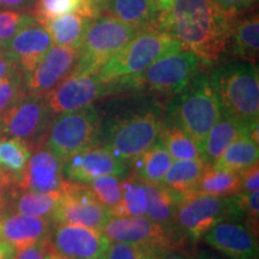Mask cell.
Returning a JSON list of instances; mask_svg holds the SVG:
<instances>
[{
  "label": "cell",
  "mask_w": 259,
  "mask_h": 259,
  "mask_svg": "<svg viewBox=\"0 0 259 259\" xmlns=\"http://www.w3.org/2000/svg\"><path fill=\"white\" fill-rule=\"evenodd\" d=\"M53 222L48 218L8 213L0 219V241L17 252L48 238Z\"/></svg>",
  "instance_id": "obj_20"
},
{
  "label": "cell",
  "mask_w": 259,
  "mask_h": 259,
  "mask_svg": "<svg viewBox=\"0 0 259 259\" xmlns=\"http://www.w3.org/2000/svg\"><path fill=\"white\" fill-rule=\"evenodd\" d=\"M100 136V115L92 105L52 119L45 148L65 162L72 155L99 144Z\"/></svg>",
  "instance_id": "obj_8"
},
{
  "label": "cell",
  "mask_w": 259,
  "mask_h": 259,
  "mask_svg": "<svg viewBox=\"0 0 259 259\" xmlns=\"http://www.w3.org/2000/svg\"><path fill=\"white\" fill-rule=\"evenodd\" d=\"M171 162L173 158L158 135L156 142L134 160L132 176L144 183H162Z\"/></svg>",
  "instance_id": "obj_26"
},
{
  "label": "cell",
  "mask_w": 259,
  "mask_h": 259,
  "mask_svg": "<svg viewBox=\"0 0 259 259\" xmlns=\"http://www.w3.org/2000/svg\"><path fill=\"white\" fill-rule=\"evenodd\" d=\"M141 31L157 29L160 12L154 0H105L100 11Z\"/></svg>",
  "instance_id": "obj_23"
},
{
  "label": "cell",
  "mask_w": 259,
  "mask_h": 259,
  "mask_svg": "<svg viewBox=\"0 0 259 259\" xmlns=\"http://www.w3.org/2000/svg\"><path fill=\"white\" fill-rule=\"evenodd\" d=\"M202 157L192 160H174L164 174L162 184L177 192H189L196 189L204 169Z\"/></svg>",
  "instance_id": "obj_31"
},
{
  "label": "cell",
  "mask_w": 259,
  "mask_h": 259,
  "mask_svg": "<svg viewBox=\"0 0 259 259\" xmlns=\"http://www.w3.org/2000/svg\"><path fill=\"white\" fill-rule=\"evenodd\" d=\"M21 70L12 59L11 56L6 52L4 47H0V80L6 78L10 74Z\"/></svg>",
  "instance_id": "obj_44"
},
{
  "label": "cell",
  "mask_w": 259,
  "mask_h": 259,
  "mask_svg": "<svg viewBox=\"0 0 259 259\" xmlns=\"http://www.w3.org/2000/svg\"><path fill=\"white\" fill-rule=\"evenodd\" d=\"M35 22L34 16L28 12L0 10V47H5L19 30Z\"/></svg>",
  "instance_id": "obj_37"
},
{
  "label": "cell",
  "mask_w": 259,
  "mask_h": 259,
  "mask_svg": "<svg viewBox=\"0 0 259 259\" xmlns=\"http://www.w3.org/2000/svg\"><path fill=\"white\" fill-rule=\"evenodd\" d=\"M220 115L221 107L209 74L198 73L174 95L163 119L179 126L192 139L202 156L206 136Z\"/></svg>",
  "instance_id": "obj_2"
},
{
  "label": "cell",
  "mask_w": 259,
  "mask_h": 259,
  "mask_svg": "<svg viewBox=\"0 0 259 259\" xmlns=\"http://www.w3.org/2000/svg\"><path fill=\"white\" fill-rule=\"evenodd\" d=\"M60 191V200L51 218L53 223L78 225L101 231L111 219L109 209L96 199L87 184L64 179Z\"/></svg>",
  "instance_id": "obj_11"
},
{
  "label": "cell",
  "mask_w": 259,
  "mask_h": 259,
  "mask_svg": "<svg viewBox=\"0 0 259 259\" xmlns=\"http://www.w3.org/2000/svg\"><path fill=\"white\" fill-rule=\"evenodd\" d=\"M66 14L95 18L100 15V5L94 0H36L32 8V16L38 23Z\"/></svg>",
  "instance_id": "obj_29"
},
{
  "label": "cell",
  "mask_w": 259,
  "mask_h": 259,
  "mask_svg": "<svg viewBox=\"0 0 259 259\" xmlns=\"http://www.w3.org/2000/svg\"><path fill=\"white\" fill-rule=\"evenodd\" d=\"M161 122L160 113L155 108L131 113L109 126L103 147L125 163L134 161L156 142Z\"/></svg>",
  "instance_id": "obj_9"
},
{
  "label": "cell",
  "mask_w": 259,
  "mask_h": 259,
  "mask_svg": "<svg viewBox=\"0 0 259 259\" xmlns=\"http://www.w3.org/2000/svg\"><path fill=\"white\" fill-rule=\"evenodd\" d=\"M153 259H194L184 247H169L157 251Z\"/></svg>",
  "instance_id": "obj_45"
},
{
  "label": "cell",
  "mask_w": 259,
  "mask_h": 259,
  "mask_svg": "<svg viewBox=\"0 0 259 259\" xmlns=\"http://www.w3.org/2000/svg\"><path fill=\"white\" fill-rule=\"evenodd\" d=\"M101 232L109 241L127 242L156 251L169 247H184V242L173 233L147 216L111 218Z\"/></svg>",
  "instance_id": "obj_13"
},
{
  "label": "cell",
  "mask_w": 259,
  "mask_h": 259,
  "mask_svg": "<svg viewBox=\"0 0 259 259\" xmlns=\"http://www.w3.org/2000/svg\"><path fill=\"white\" fill-rule=\"evenodd\" d=\"M184 50L167 32L151 29L141 31L95 73L105 82L134 76L168 54Z\"/></svg>",
  "instance_id": "obj_7"
},
{
  "label": "cell",
  "mask_w": 259,
  "mask_h": 259,
  "mask_svg": "<svg viewBox=\"0 0 259 259\" xmlns=\"http://www.w3.org/2000/svg\"><path fill=\"white\" fill-rule=\"evenodd\" d=\"M114 80L105 82L96 74L69 76L45 96L53 115L64 114L95 105L103 97L118 94Z\"/></svg>",
  "instance_id": "obj_12"
},
{
  "label": "cell",
  "mask_w": 259,
  "mask_h": 259,
  "mask_svg": "<svg viewBox=\"0 0 259 259\" xmlns=\"http://www.w3.org/2000/svg\"><path fill=\"white\" fill-rule=\"evenodd\" d=\"M221 112L252 130L258 128L259 78L254 64L242 61L216 69L209 74Z\"/></svg>",
  "instance_id": "obj_4"
},
{
  "label": "cell",
  "mask_w": 259,
  "mask_h": 259,
  "mask_svg": "<svg viewBox=\"0 0 259 259\" xmlns=\"http://www.w3.org/2000/svg\"><path fill=\"white\" fill-rule=\"evenodd\" d=\"M127 163L116 158L105 147H92L74 154L63 164L65 180L88 184L102 176L124 177Z\"/></svg>",
  "instance_id": "obj_16"
},
{
  "label": "cell",
  "mask_w": 259,
  "mask_h": 259,
  "mask_svg": "<svg viewBox=\"0 0 259 259\" xmlns=\"http://www.w3.org/2000/svg\"><path fill=\"white\" fill-rule=\"evenodd\" d=\"M242 219L239 194L215 197L197 191L180 192L173 218V232L184 244L196 242L218 223Z\"/></svg>",
  "instance_id": "obj_3"
},
{
  "label": "cell",
  "mask_w": 259,
  "mask_h": 259,
  "mask_svg": "<svg viewBox=\"0 0 259 259\" xmlns=\"http://www.w3.org/2000/svg\"><path fill=\"white\" fill-rule=\"evenodd\" d=\"M154 2L155 4H156V8L161 16V15L167 14V12L169 11L176 0H154Z\"/></svg>",
  "instance_id": "obj_47"
},
{
  "label": "cell",
  "mask_w": 259,
  "mask_h": 259,
  "mask_svg": "<svg viewBox=\"0 0 259 259\" xmlns=\"http://www.w3.org/2000/svg\"><path fill=\"white\" fill-rule=\"evenodd\" d=\"M31 155L25 142L12 137L0 138V170L17 181Z\"/></svg>",
  "instance_id": "obj_34"
},
{
  "label": "cell",
  "mask_w": 259,
  "mask_h": 259,
  "mask_svg": "<svg viewBox=\"0 0 259 259\" xmlns=\"http://www.w3.org/2000/svg\"><path fill=\"white\" fill-rule=\"evenodd\" d=\"M241 193L258 192L259 190V166L258 163L252 164L251 167L241 170Z\"/></svg>",
  "instance_id": "obj_41"
},
{
  "label": "cell",
  "mask_w": 259,
  "mask_h": 259,
  "mask_svg": "<svg viewBox=\"0 0 259 259\" xmlns=\"http://www.w3.org/2000/svg\"><path fill=\"white\" fill-rule=\"evenodd\" d=\"M53 113L45 97L25 95L0 116V136L21 139L30 149L46 141Z\"/></svg>",
  "instance_id": "obj_10"
},
{
  "label": "cell",
  "mask_w": 259,
  "mask_h": 259,
  "mask_svg": "<svg viewBox=\"0 0 259 259\" xmlns=\"http://www.w3.org/2000/svg\"><path fill=\"white\" fill-rule=\"evenodd\" d=\"M257 236L238 221H223L211 227L203 239L229 259H258Z\"/></svg>",
  "instance_id": "obj_17"
},
{
  "label": "cell",
  "mask_w": 259,
  "mask_h": 259,
  "mask_svg": "<svg viewBox=\"0 0 259 259\" xmlns=\"http://www.w3.org/2000/svg\"><path fill=\"white\" fill-rule=\"evenodd\" d=\"M60 197V190L53 192H35V191H19L16 187L9 213L51 219L59 203Z\"/></svg>",
  "instance_id": "obj_27"
},
{
  "label": "cell",
  "mask_w": 259,
  "mask_h": 259,
  "mask_svg": "<svg viewBox=\"0 0 259 259\" xmlns=\"http://www.w3.org/2000/svg\"><path fill=\"white\" fill-rule=\"evenodd\" d=\"M194 259H225V258H222L221 255L213 253V252L209 250H199L197 252L196 258Z\"/></svg>",
  "instance_id": "obj_48"
},
{
  "label": "cell",
  "mask_w": 259,
  "mask_h": 259,
  "mask_svg": "<svg viewBox=\"0 0 259 259\" xmlns=\"http://www.w3.org/2000/svg\"><path fill=\"white\" fill-rule=\"evenodd\" d=\"M103 2H105V0H102V3H103ZM102 3H101V4H102ZM100 8H101V6H100Z\"/></svg>",
  "instance_id": "obj_51"
},
{
  "label": "cell",
  "mask_w": 259,
  "mask_h": 259,
  "mask_svg": "<svg viewBox=\"0 0 259 259\" xmlns=\"http://www.w3.org/2000/svg\"><path fill=\"white\" fill-rule=\"evenodd\" d=\"M27 95V76L22 70L16 71L0 80V116Z\"/></svg>",
  "instance_id": "obj_36"
},
{
  "label": "cell",
  "mask_w": 259,
  "mask_h": 259,
  "mask_svg": "<svg viewBox=\"0 0 259 259\" xmlns=\"http://www.w3.org/2000/svg\"><path fill=\"white\" fill-rule=\"evenodd\" d=\"M53 46L47 29L36 21L19 30L4 47L17 66L28 76Z\"/></svg>",
  "instance_id": "obj_19"
},
{
  "label": "cell",
  "mask_w": 259,
  "mask_h": 259,
  "mask_svg": "<svg viewBox=\"0 0 259 259\" xmlns=\"http://www.w3.org/2000/svg\"><path fill=\"white\" fill-rule=\"evenodd\" d=\"M213 3L228 15L238 16L247 12L257 0H213Z\"/></svg>",
  "instance_id": "obj_42"
},
{
  "label": "cell",
  "mask_w": 259,
  "mask_h": 259,
  "mask_svg": "<svg viewBox=\"0 0 259 259\" xmlns=\"http://www.w3.org/2000/svg\"><path fill=\"white\" fill-rule=\"evenodd\" d=\"M15 190L16 180L0 170V219L10 212V205Z\"/></svg>",
  "instance_id": "obj_40"
},
{
  "label": "cell",
  "mask_w": 259,
  "mask_h": 259,
  "mask_svg": "<svg viewBox=\"0 0 259 259\" xmlns=\"http://www.w3.org/2000/svg\"><path fill=\"white\" fill-rule=\"evenodd\" d=\"M64 162L48 149H37L30 155L23 171L16 181L19 191L53 192L63 184Z\"/></svg>",
  "instance_id": "obj_18"
},
{
  "label": "cell",
  "mask_w": 259,
  "mask_h": 259,
  "mask_svg": "<svg viewBox=\"0 0 259 259\" xmlns=\"http://www.w3.org/2000/svg\"><path fill=\"white\" fill-rule=\"evenodd\" d=\"M48 252L47 239L38 241L36 244L29 245L16 252L12 259H46Z\"/></svg>",
  "instance_id": "obj_43"
},
{
  "label": "cell",
  "mask_w": 259,
  "mask_h": 259,
  "mask_svg": "<svg viewBox=\"0 0 259 259\" xmlns=\"http://www.w3.org/2000/svg\"><path fill=\"white\" fill-rule=\"evenodd\" d=\"M50 251L63 259H105L109 240L99 229L53 223L47 238Z\"/></svg>",
  "instance_id": "obj_14"
},
{
  "label": "cell",
  "mask_w": 259,
  "mask_h": 259,
  "mask_svg": "<svg viewBox=\"0 0 259 259\" xmlns=\"http://www.w3.org/2000/svg\"><path fill=\"white\" fill-rule=\"evenodd\" d=\"M93 21L94 18L78 14H66L48 19L41 24L47 29L53 45L79 50Z\"/></svg>",
  "instance_id": "obj_24"
},
{
  "label": "cell",
  "mask_w": 259,
  "mask_h": 259,
  "mask_svg": "<svg viewBox=\"0 0 259 259\" xmlns=\"http://www.w3.org/2000/svg\"><path fill=\"white\" fill-rule=\"evenodd\" d=\"M94 2H96L97 4H99L100 6H101V3H102V0H94Z\"/></svg>",
  "instance_id": "obj_50"
},
{
  "label": "cell",
  "mask_w": 259,
  "mask_h": 259,
  "mask_svg": "<svg viewBox=\"0 0 259 259\" xmlns=\"http://www.w3.org/2000/svg\"><path fill=\"white\" fill-rule=\"evenodd\" d=\"M160 138L174 160H192L199 158L200 153L193 141L174 122L162 118Z\"/></svg>",
  "instance_id": "obj_33"
},
{
  "label": "cell",
  "mask_w": 259,
  "mask_h": 259,
  "mask_svg": "<svg viewBox=\"0 0 259 259\" xmlns=\"http://www.w3.org/2000/svg\"><path fill=\"white\" fill-rule=\"evenodd\" d=\"M94 196L106 208L112 210L121 200V180L118 176H102L87 184Z\"/></svg>",
  "instance_id": "obj_35"
},
{
  "label": "cell",
  "mask_w": 259,
  "mask_h": 259,
  "mask_svg": "<svg viewBox=\"0 0 259 259\" xmlns=\"http://www.w3.org/2000/svg\"><path fill=\"white\" fill-rule=\"evenodd\" d=\"M46 259H63L59 255L54 253V252L50 251V248H48V252H47V255H46Z\"/></svg>",
  "instance_id": "obj_49"
},
{
  "label": "cell",
  "mask_w": 259,
  "mask_h": 259,
  "mask_svg": "<svg viewBox=\"0 0 259 259\" xmlns=\"http://www.w3.org/2000/svg\"><path fill=\"white\" fill-rule=\"evenodd\" d=\"M143 184L147 191L148 199L147 212H145L147 218L164 227L174 234L173 218L180 192H177L162 183H144L143 181Z\"/></svg>",
  "instance_id": "obj_25"
},
{
  "label": "cell",
  "mask_w": 259,
  "mask_h": 259,
  "mask_svg": "<svg viewBox=\"0 0 259 259\" xmlns=\"http://www.w3.org/2000/svg\"><path fill=\"white\" fill-rule=\"evenodd\" d=\"M239 200L244 213L245 226L252 233L258 235V218H259V193H239Z\"/></svg>",
  "instance_id": "obj_39"
},
{
  "label": "cell",
  "mask_w": 259,
  "mask_h": 259,
  "mask_svg": "<svg viewBox=\"0 0 259 259\" xmlns=\"http://www.w3.org/2000/svg\"><path fill=\"white\" fill-rule=\"evenodd\" d=\"M197 192L215 197H231L241 193V180L238 171L220 169L205 164L196 189Z\"/></svg>",
  "instance_id": "obj_28"
},
{
  "label": "cell",
  "mask_w": 259,
  "mask_h": 259,
  "mask_svg": "<svg viewBox=\"0 0 259 259\" xmlns=\"http://www.w3.org/2000/svg\"><path fill=\"white\" fill-rule=\"evenodd\" d=\"M156 250L127 242L109 241L105 259H153Z\"/></svg>",
  "instance_id": "obj_38"
},
{
  "label": "cell",
  "mask_w": 259,
  "mask_h": 259,
  "mask_svg": "<svg viewBox=\"0 0 259 259\" xmlns=\"http://www.w3.org/2000/svg\"><path fill=\"white\" fill-rule=\"evenodd\" d=\"M258 142H255L250 135H241L228 145L220 160L216 162L215 167L240 173L252 164L258 163Z\"/></svg>",
  "instance_id": "obj_30"
},
{
  "label": "cell",
  "mask_w": 259,
  "mask_h": 259,
  "mask_svg": "<svg viewBox=\"0 0 259 259\" xmlns=\"http://www.w3.org/2000/svg\"><path fill=\"white\" fill-rule=\"evenodd\" d=\"M204 66L199 58L187 50L162 57L134 76L116 79L119 93L153 92L164 95H177L192 80Z\"/></svg>",
  "instance_id": "obj_5"
},
{
  "label": "cell",
  "mask_w": 259,
  "mask_h": 259,
  "mask_svg": "<svg viewBox=\"0 0 259 259\" xmlns=\"http://www.w3.org/2000/svg\"><path fill=\"white\" fill-rule=\"evenodd\" d=\"M36 0H0V10L27 12L34 8Z\"/></svg>",
  "instance_id": "obj_46"
},
{
  "label": "cell",
  "mask_w": 259,
  "mask_h": 259,
  "mask_svg": "<svg viewBox=\"0 0 259 259\" xmlns=\"http://www.w3.org/2000/svg\"><path fill=\"white\" fill-rule=\"evenodd\" d=\"M235 17L220 9L213 0H176L169 11L160 16L157 30L179 41L204 66L215 65L226 54Z\"/></svg>",
  "instance_id": "obj_1"
},
{
  "label": "cell",
  "mask_w": 259,
  "mask_h": 259,
  "mask_svg": "<svg viewBox=\"0 0 259 259\" xmlns=\"http://www.w3.org/2000/svg\"><path fill=\"white\" fill-rule=\"evenodd\" d=\"M239 59L254 64L259 52V17L257 11L238 15L233 21L227 52Z\"/></svg>",
  "instance_id": "obj_22"
},
{
  "label": "cell",
  "mask_w": 259,
  "mask_h": 259,
  "mask_svg": "<svg viewBox=\"0 0 259 259\" xmlns=\"http://www.w3.org/2000/svg\"><path fill=\"white\" fill-rule=\"evenodd\" d=\"M78 59L77 48L53 45L37 66L27 76V94L45 97L69 77Z\"/></svg>",
  "instance_id": "obj_15"
},
{
  "label": "cell",
  "mask_w": 259,
  "mask_h": 259,
  "mask_svg": "<svg viewBox=\"0 0 259 259\" xmlns=\"http://www.w3.org/2000/svg\"><path fill=\"white\" fill-rule=\"evenodd\" d=\"M241 135H250L255 142H258V128L247 127L242 122L221 112L219 120L213 124L206 136L200 156L204 163L215 166L228 145Z\"/></svg>",
  "instance_id": "obj_21"
},
{
  "label": "cell",
  "mask_w": 259,
  "mask_h": 259,
  "mask_svg": "<svg viewBox=\"0 0 259 259\" xmlns=\"http://www.w3.org/2000/svg\"><path fill=\"white\" fill-rule=\"evenodd\" d=\"M141 30L107 14L94 18L78 50V59L70 76L95 74Z\"/></svg>",
  "instance_id": "obj_6"
},
{
  "label": "cell",
  "mask_w": 259,
  "mask_h": 259,
  "mask_svg": "<svg viewBox=\"0 0 259 259\" xmlns=\"http://www.w3.org/2000/svg\"><path fill=\"white\" fill-rule=\"evenodd\" d=\"M121 200L115 208L109 210L111 218L121 216H145L147 212V191L143 181L135 176H128L121 181Z\"/></svg>",
  "instance_id": "obj_32"
}]
</instances>
